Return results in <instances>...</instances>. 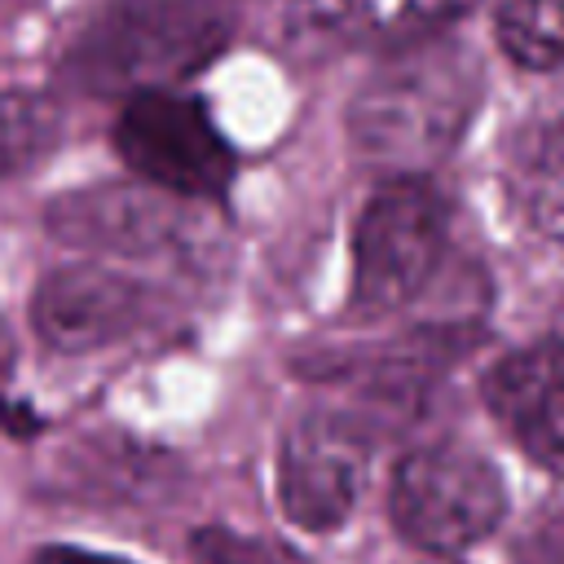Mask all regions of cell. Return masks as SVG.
<instances>
[{
  "label": "cell",
  "instance_id": "obj_1",
  "mask_svg": "<svg viewBox=\"0 0 564 564\" xmlns=\"http://www.w3.org/2000/svg\"><path fill=\"white\" fill-rule=\"evenodd\" d=\"M480 106V62L454 40H419L392 53L348 106L357 159L392 176H419L445 159Z\"/></svg>",
  "mask_w": 564,
  "mask_h": 564
},
{
  "label": "cell",
  "instance_id": "obj_2",
  "mask_svg": "<svg viewBox=\"0 0 564 564\" xmlns=\"http://www.w3.org/2000/svg\"><path fill=\"white\" fill-rule=\"evenodd\" d=\"M238 0H106L66 53L93 93L167 88L207 66L234 35Z\"/></svg>",
  "mask_w": 564,
  "mask_h": 564
},
{
  "label": "cell",
  "instance_id": "obj_3",
  "mask_svg": "<svg viewBox=\"0 0 564 564\" xmlns=\"http://www.w3.org/2000/svg\"><path fill=\"white\" fill-rule=\"evenodd\" d=\"M449 242L445 198L423 176H388L352 234V308L366 317L414 304L441 273Z\"/></svg>",
  "mask_w": 564,
  "mask_h": 564
},
{
  "label": "cell",
  "instance_id": "obj_4",
  "mask_svg": "<svg viewBox=\"0 0 564 564\" xmlns=\"http://www.w3.org/2000/svg\"><path fill=\"white\" fill-rule=\"evenodd\" d=\"M388 502L405 542L427 555H458L498 529L507 516V485L480 449L432 441L397 463Z\"/></svg>",
  "mask_w": 564,
  "mask_h": 564
},
{
  "label": "cell",
  "instance_id": "obj_5",
  "mask_svg": "<svg viewBox=\"0 0 564 564\" xmlns=\"http://www.w3.org/2000/svg\"><path fill=\"white\" fill-rule=\"evenodd\" d=\"M115 150L141 181L194 203H216L234 185V150L198 97L132 93L115 119Z\"/></svg>",
  "mask_w": 564,
  "mask_h": 564
},
{
  "label": "cell",
  "instance_id": "obj_6",
  "mask_svg": "<svg viewBox=\"0 0 564 564\" xmlns=\"http://www.w3.org/2000/svg\"><path fill=\"white\" fill-rule=\"evenodd\" d=\"M194 198L167 194L159 185H93L70 189L48 203L44 225L57 242L97 251V256H132V260H159L181 256L194 260L203 229L189 212Z\"/></svg>",
  "mask_w": 564,
  "mask_h": 564
},
{
  "label": "cell",
  "instance_id": "obj_7",
  "mask_svg": "<svg viewBox=\"0 0 564 564\" xmlns=\"http://www.w3.org/2000/svg\"><path fill=\"white\" fill-rule=\"evenodd\" d=\"M370 458V427L344 410L300 414L278 449V502L291 524L326 533L352 516Z\"/></svg>",
  "mask_w": 564,
  "mask_h": 564
},
{
  "label": "cell",
  "instance_id": "obj_8",
  "mask_svg": "<svg viewBox=\"0 0 564 564\" xmlns=\"http://www.w3.org/2000/svg\"><path fill=\"white\" fill-rule=\"evenodd\" d=\"M154 313L159 295L106 264H62L40 282L31 300V326L57 352L115 348L150 326Z\"/></svg>",
  "mask_w": 564,
  "mask_h": 564
},
{
  "label": "cell",
  "instance_id": "obj_9",
  "mask_svg": "<svg viewBox=\"0 0 564 564\" xmlns=\"http://www.w3.org/2000/svg\"><path fill=\"white\" fill-rule=\"evenodd\" d=\"M485 401L538 467L564 476V339L502 357L485 375Z\"/></svg>",
  "mask_w": 564,
  "mask_h": 564
},
{
  "label": "cell",
  "instance_id": "obj_10",
  "mask_svg": "<svg viewBox=\"0 0 564 564\" xmlns=\"http://www.w3.org/2000/svg\"><path fill=\"white\" fill-rule=\"evenodd\" d=\"M507 189L529 229L564 251V123H546L516 145Z\"/></svg>",
  "mask_w": 564,
  "mask_h": 564
},
{
  "label": "cell",
  "instance_id": "obj_11",
  "mask_svg": "<svg viewBox=\"0 0 564 564\" xmlns=\"http://www.w3.org/2000/svg\"><path fill=\"white\" fill-rule=\"evenodd\" d=\"M494 40L524 70L564 66V0H498Z\"/></svg>",
  "mask_w": 564,
  "mask_h": 564
},
{
  "label": "cell",
  "instance_id": "obj_12",
  "mask_svg": "<svg viewBox=\"0 0 564 564\" xmlns=\"http://www.w3.org/2000/svg\"><path fill=\"white\" fill-rule=\"evenodd\" d=\"M62 141V110L44 93H0V176L40 167Z\"/></svg>",
  "mask_w": 564,
  "mask_h": 564
},
{
  "label": "cell",
  "instance_id": "obj_13",
  "mask_svg": "<svg viewBox=\"0 0 564 564\" xmlns=\"http://www.w3.org/2000/svg\"><path fill=\"white\" fill-rule=\"evenodd\" d=\"M375 22L370 0H282V35L295 57H326L357 44Z\"/></svg>",
  "mask_w": 564,
  "mask_h": 564
},
{
  "label": "cell",
  "instance_id": "obj_14",
  "mask_svg": "<svg viewBox=\"0 0 564 564\" xmlns=\"http://www.w3.org/2000/svg\"><path fill=\"white\" fill-rule=\"evenodd\" d=\"M203 564H264V546L229 533V529H203L189 542Z\"/></svg>",
  "mask_w": 564,
  "mask_h": 564
},
{
  "label": "cell",
  "instance_id": "obj_15",
  "mask_svg": "<svg viewBox=\"0 0 564 564\" xmlns=\"http://www.w3.org/2000/svg\"><path fill=\"white\" fill-rule=\"evenodd\" d=\"M471 4H485V0H410L405 13L419 18V22H427V26H436V22H454ZM489 4H498V0H489Z\"/></svg>",
  "mask_w": 564,
  "mask_h": 564
},
{
  "label": "cell",
  "instance_id": "obj_16",
  "mask_svg": "<svg viewBox=\"0 0 564 564\" xmlns=\"http://www.w3.org/2000/svg\"><path fill=\"white\" fill-rule=\"evenodd\" d=\"M31 564H128L115 555H97V551H79V546H44L31 555Z\"/></svg>",
  "mask_w": 564,
  "mask_h": 564
},
{
  "label": "cell",
  "instance_id": "obj_17",
  "mask_svg": "<svg viewBox=\"0 0 564 564\" xmlns=\"http://www.w3.org/2000/svg\"><path fill=\"white\" fill-rule=\"evenodd\" d=\"M13 357H18V352H13V335H9V326L0 322V383L13 375Z\"/></svg>",
  "mask_w": 564,
  "mask_h": 564
}]
</instances>
